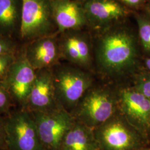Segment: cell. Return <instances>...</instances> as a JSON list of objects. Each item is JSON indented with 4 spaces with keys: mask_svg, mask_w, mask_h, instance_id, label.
<instances>
[{
    "mask_svg": "<svg viewBox=\"0 0 150 150\" xmlns=\"http://www.w3.org/2000/svg\"><path fill=\"white\" fill-rule=\"evenodd\" d=\"M55 95L59 106L72 115L92 86L91 76L69 65L56 64L51 68Z\"/></svg>",
    "mask_w": 150,
    "mask_h": 150,
    "instance_id": "cell-2",
    "label": "cell"
},
{
    "mask_svg": "<svg viewBox=\"0 0 150 150\" xmlns=\"http://www.w3.org/2000/svg\"><path fill=\"white\" fill-rule=\"evenodd\" d=\"M21 47L12 38L0 35V54H17Z\"/></svg>",
    "mask_w": 150,
    "mask_h": 150,
    "instance_id": "cell-19",
    "label": "cell"
},
{
    "mask_svg": "<svg viewBox=\"0 0 150 150\" xmlns=\"http://www.w3.org/2000/svg\"><path fill=\"white\" fill-rule=\"evenodd\" d=\"M26 59L35 70L51 69L61 59L59 41L54 35L38 38L22 47Z\"/></svg>",
    "mask_w": 150,
    "mask_h": 150,
    "instance_id": "cell-10",
    "label": "cell"
},
{
    "mask_svg": "<svg viewBox=\"0 0 150 150\" xmlns=\"http://www.w3.org/2000/svg\"><path fill=\"white\" fill-rule=\"evenodd\" d=\"M36 75V70L27 61L21 47L2 82L16 107L25 108Z\"/></svg>",
    "mask_w": 150,
    "mask_h": 150,
    "instance_id": "cell-8",
    "label": "cell"
},
{
    "mask_svg": "<svg viewBox=\"0 0 150 150\" xmlns=\"http://www.w3.org/2000/svg\"><path fill=\"white\" fill-rule=\"evenodd\" d=\"M145 64L147 68L150 70V59H147L145 60Z\"/></svg>",
    "mask_w": 150,
    "mask_h": 150,
    "instance_id": "cell-24",
    "label": "cell"
},
{
    "mask_svg": "<svg viewBox=\"0 0 150 150\" xmlns=\"http://www.w3.org/2000/svg\"><path fill=\"white\" fill-rule=\"evenodd\" d=\"M116 98L107 88L91 87L81 100L72 115L76 121L94 129L115 115L117 106Z\"/></svg>",
    "mask_w": 150,
    "mask_h": 150,
    "instance_id": "cell-5",
    "label": "cell"
},
{
    "mask_svg": "<svg viewBox=\"0 0 150 150\" xmlns=\"http://www.w3.org/2000/svg\"><path fill=\"white\" fill-rule=\"evenodd\" d=\"M32 113L45 149L59 150L64 136L76 122L74 116L62 107L48 112Z\"/></svg>",
    "mask_w": 150,
    "mask_h": 150,
    "instance_id": "cell-7",
    "label": "cell"
},
{
    "mask_svg": "<svg viewBox=\"0 0 150 150\" xmlns=\"http://www.w3.org/2000/svg\"><path fill=\"white\" fill-rule=\"evenodd\" d=\"M138 150H150V148H144V149H140Z\"/></svg>",
    "mask_w": 150,
    "mask_h": 150,
    "instance_id": "cell-26",
    "label": "cell"
},
{
    "mask_svg": "<svg viewBox=\"0 0 150 150\" xmlns=\"http://www.w3.org/2000/svg\"><path fill=\"white\" fill-rule=\"evenodd\" d=\"M100 150H138L141 144L139 131L125 117L115 115L93 129Z\"/></svg>",
    "mask_w": 150,
    "mask_h": 150,
    "instance_id": "cell-6",
    "label": "cell"
},
{
    "mask_svg": "<svg viewBox=\"0 0 150 150\" xmlns=\"http://www.w3.org/2000/svg\"><path fill=\"white\" fill-rule=\"evenodd\" d=\"M17 54H0V82H3L5 79L11 65L16 59Z\"/></svg>",
    "mask_w": 150,
    "mask_h": 150,
    "instance_id": "cell-20",
    "label": "cell"
},
{
    "mask_svg": "<svg viewBox=\"0 0 150 150\" xmlns=\"http://www.w3.org/2000/svg\"><path fill=\"white\" fill-rule=\"evenodd\" d=\"M139 39L145 51L150 54V20L142 15L136 16Z\"/></svg>",
    "mask_w": 150,
    "mask_h": 150,
    "instance_id": "cell-17",
    "label": "cell"
},
{
    "mask_svg": "<svg viewBox=\"0 0 150 150\" xmlns=\"http://www.w3.org/2000/svg\"><path fill=\"white\" fill-rule=\"evenodd\" d=\"M147 11H148V13H149V14L150 16V5L149 6V7L147 8Z\"/></svg>",
    "mask_w": 150,
    "mask_h": 150,
    "instance_id": "cell-25",
    "label": "cell"
},
{
    "mask_svg": "<svg viewBox=\"0 0 150 150\" xmlns=\"http://www.w3.org/2000/svg\"><path fill=\"white\" fill-rule=\"evenodd\" d=\"M11 95L2 82H0V116L4 117L15 108Z\"/></svg>",
    "mask_w": 150,
    "mask_h": 150,
    "instance_id": "cell-18",
    "label": "cell"
},
{
    "mask_svg": "<svg viewBox=\"0 0 150 150\" xmlns=\"http://www.w3.org/2000/svg\"><path fill=\"white\" fill-rule=\"evenodd\" d=\"M149 126H150V124H149Z\"/></svg>",
    "mask_w": 150,
    "mask_h": 150,
    "instance_id": "cell-27",
    "label": "cell"
},
{
    "mask_svg": "<svg viewBox=\"0 0 150 150\" xmlns=\"http://www.w3.org/2000/svg\"><path fill=\"white\" fill-rule=\"evenodd\" d=\"M82 5L87 23L100 30L121 22L129 13L117 0H86Z\"/></svg>",
    "mask_w": 150,
    "mask_h": 150,
    "instance_id": "cell-11",
    "label": "cell"
},
{
    "mask_svg": "<svg viewBox=\"0 0 150 150\" xmlns=\"http://www.w3.org/2000/svg\"><path fill=\"white\" fill-rule=\"evenodd\" d=\"M20 0H0V35L11 38L21 21Z\"/></svg>",
    "mask_w": 150,
    "mask_h": 150,
    "instance_id": "cell-16",
    "label": "cell"
},
{
    "mask_svg": "<svg viewBox=\"0 0 150 150\" xmlns=\"http://www.w3.org/2000/svg\"><path fill=\"white\" fill-rule=\"evenodd\" d=\"M60 107L55 95L51 69L37 70L25 108L32 112H45Z\"/></svg>",
    "mask_w": 150,
    "mask_h": 150,
    "instance_id": "cell-9",
    "label": "cell"
},
{
    "mask_svg": "<svg viewBox=\"0 0 150 150\" xmlns=\"http://www.w3.org/2000/svg\"><path fill=\"white\" fill-rule=\"evenodd\" d=\"M59 150H100L93 129L76 121L64 136Z\"/></svg>",
    "mask_w": 150,
    "mask_h": 150,
    "instance_id": "cell-15",
    "label": "cell"
},
{
    "mask_svg": "<svg viewBox=\"0 0 150 150\" xmlns=\"http://www.w3.org/2000/svg\"><path fill=\"white\" fill-rule=\"evenodd\" d=\"M7 150H46L40 139L32 113L15 107L4 116Z\"/></svg>",
    "mask_w": 150,
    "mask_h": 150,
    "instance_id": "cell-3",
    "label": "cell"
},
{
    "mask_svg": "<svg viewBox=\"0 0 150 150\" xmlns=\"http://www.w3.org/2000/svg\"><path fill=\"white\" fill-rule=\"evenodd\" d=\"M119 102L124 117L139 132L149 126L150 100L135 88L120 91Z\"/></svg>",
    "mask_w": 150,
    "mask_h": 150,
    "instance_id": "cell-12",
    "label": "cell"
},
{
    "mask_svg": "<svg viewBox=\"0 0 150 150\" xmlns=\"http://www.w3.org/2000/svg\"><path fill=\"white\" fill-rule=\"evenodd\" d=\"M126 5L135 7L142 4L145 0H119Z\"/></svg>",
    "mask_w": 150,
    "mask_h": 150,
    "instance_id": "cell-23",
    "label": "cell"
},
{
    "mask_svg": "<svg viewBox=\"0 0 150 150\" xmlns=\"http://www.w3.org/2000/svg\"><path fill=\"white\" fill-rule=\"evenodd\" d=\"M101 30L95 45L100 70L106 75L118 76L133 69L137 59L136 38L133 31L119 23Z\"/></svg>",
    "mask_w": 150,
    "mask_h": 150,
    "instance_id": "cell-1",
    "label": "cell"
},
{
    "mask_svg": "<svg viewBox=\"0 0 150 150\" xmlns=\"http://www.w3.org/2000/svg\"><path fill=\"white\" fill-rule=\"evenodd\" d=\"M57 31L77 30L87 24L83 5L74 0H51Z\"/></svg>",
    "mask_w": 150,
    "mask_h": 150,
    "instance_id": "cell-14",
    "label": "cell"
},
{
    "mask_svg": "<svg viewBox=\"0 0 150 150\" xmlns=\"http://www.w3.org/2000/svg\"><path fill=\"white\" fill-rule=\"evenodd\" d=\"M134 88L150 100V77L138 81Z\"/></svg>",
    "mask_w": 150,
    "mask_h": 150,
    "instance_id": "cell-21",
    "label": "cell"
},
{
    "mask_svg": "<svg viewBox=\"0 0 150 150\" xmlns=\"http://www.w3.org/2000/svg\"><path fill=\"white\" fill-rule=\"evenodd\" d=\"M61 59L83 68L92 64V49L88 37L82 32H69L59 41Z\"/></svg>",
    "mask_w": 150,
    "mask_h": 150,
    "instance_id": "cell-13",
    "label": "cell"
},
{
    "mask_svg": "<svg viewBox=\"0 0 150 150\" xmlns=\"http://www.w3.org/2000/svg\"><path fill=\"white\" fill-rule=\"evenodd\" d=\"M0 150H7L4 128V117L0 116Z\"/></svg>",
    "mask_w": 150,
    "mask_h": 150,
    "instance_id": "cell-22",
    "label": "cell"
},
{
    "mask_svg": "<svg viewBox=\"0 0 150 150\" xmlns=\"http://www.w3.org/2000/svg\"><path fill=\"white\" fill-rule=\"evenodd\" d=\"M56 28L51 0H22L19 32L21 41L27 43L54 35Z\"/></svg>",
    "mask_w": 150,
    "mask_h": 150,
    "instance_id": "cell-4",
    "label": "cell"
}]
</instances>
